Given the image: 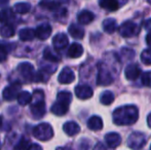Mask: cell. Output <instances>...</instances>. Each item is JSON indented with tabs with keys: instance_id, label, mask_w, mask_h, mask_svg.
<instances>
[{
	"instance_id": "6da1fadb",
	"label": "cell",
	"mask_w": 151,
	"mask_h": 150,
	"mask_svg": "<svg viewBox=\"0 0 151 150\" xmlns=\"http://www.w3.org/2000/svg\"><path fill=\"white\" fill-rule=\"evenodd\" d=\"M139 118V110L135 105H125L115 109L112 115L113 122L117 126H131Z\"/></svg>"
},
{
	"instance_id": "7a4b0ae2",
	"label": "cell",
	"mask_w": 151,
	"mask_h": 150,
	"mask_svg": "<svg viewBox=\"0 0 151 150\" xmlns=\"http://www.w3.org/2000/svg\"><path fill=\"white\" fill-rule=\"evenodd\" d=\"M30 111L34 119H40L45 114L46 109L44 102V93L41 90H35L32 94Z\"/></svg>"
},
{
	"instance_id": "3957f363",
	"label": "cell",
	"mask_w": 151,
	"mask_h": 150,
	"mask_svg": "<svg viewBox=\"0 0 151 150\" xmlns=\"http://www.w3.org/2000/svg\"><path fill=\"white\" fill-rule=\"evenodd\" d=\"M72 101V94L69 92H60L57 96V102L54 103V105L50 108L52 113L55 115L62 116L68 112L69 105Z\"/></svg>"
},
{
	"instance_id": "277c9868",
	"label": "cell",
	"mask_w": 151,
	"mask_h": 150,
	"mask_svg": "<svg viewBox=\"0 0 151 150\" xmlns=\"http://www.w3.org/2000/svg\"><path fill=\"white\" fill-rule=\"evenodd\" d=\"M33 136L36 139L40 141H48L54 137V130H52V126L47 122H42L39 123L33 128Z\"/></svg>"
},
{
	"instance_id": "5b68a950",
	"label": "cell",
	"mask_w": 151,
	"mask_h": 150,
	"mask_svg": "<svg viewBox=\"0 0 151 150\" xmlns=\"http://www.w3.org/2000/svg\"><path fill=\"white\" fill-rule=\"evenodd\" d=\"M118 32H119L121 36L124 38L133 37L139 34L140 26L136 24L135 22H133V21H125L119 26Z\"/></svg>"
},
{
	"instance_id": "8992f818",
	"label": "cell",
	"mask_w": 151,
	"mask_h": 150,
	"mask_svg": "<svg viewBox=\"0 0 151 150\" xmlns=\"http://www.w3.org/2000/svg\"><path fill=\"white\" fill-rule=\"evenodd\" d=\"M146 142H147L146 136L140 132L132 133L129 138H127V146L133 150L142 149L145 146Z\"/></svg>"
},
{
	"instance_id": "52a82bcc",
	"label": "cell",
	"mask_w": 151,
	"mask_h": 150,
	"mask_svg": "<svg viewBox=\"0 0 151 150\" xmlns=\"http://www.w3.org/2000/svg\"><path fill=\"white\" fill-rule=\"evenodd\" d=\"M113 82V76L110 73L109 69L105 65H99V72H98L97 83L99 85H109Z\"/></svg>"
},
{
	"instance_id": "ba28073f",
	"label": "cell",
	"mask_w": 151,
	"mask_h": 150,
	"mask_svg": "<svg viewBox=\"0 0 151 150\" xmlns=\"http://www.w3.org/2000/svg\"><path fill=\"white\" fill-rule=\"evenodd\" d=\"M21 83L19 82H14V83L9 84L3 90L2 93V97L5 101H12L14 99H18L19 95H20L21 90Z\"/></svg>"
},
{
	"instance_id": "9c48e42d",
	"label": "cell",
	"mask_w": 151,
	"mask_h": 150,
	"mask_svg": "<svg viewBox=\"0 0 151 150\" xmlns=\"http://www.w3.org/2000/svg\"><path fill=\"white\" fill-rule=\"evenodd\" d=\"M18 71L23 78L27 81H34L35 78V72H34L33 65L28 62L21 63L18 66Z\"/></svg>"
},
{
	"instance_id": "30bf717a",
	"label": "cell",
	"mask_w": 151,
	"mask_h": 150,
	"mask_svg": "<svg viewBox=\"0 0 151 150\" xmlns=\"http://www.w3.org/2000/svg\"><path fill=\"white\" fill-rule=\"evenodd\" d=\"M75 95L80 100H88L93 97V88L88 84H79L75 88Z\"/></svg>"
},
{
	"instance_id": "8fae6325",
	"label": "cell",
	"mask_w": 151,
	"mask_h": 150,
	"mask_svg": "<svg viewBox=\"0 0 151 150\" xmlns=\"http://www.w3.org/2000/svg\"><path fill=\"white\" fill-rule=\"evenodd\" d=\"M74 79H75V74H74V72L69 67H65L61 71V73L59 74L58 77L59 82L62 84H69L71 82H73Z\"/></svg>"
},
{
	"instance_id": "7c38bea8",
	"label": "cell",
	"mask_w": 151,
	"mask_h": 150,
	"mask_svg": "<svg viewBox=\"0 0 151 150\" xmlns=\"http://www.w3.org/2000/svg\"><path fill=\"white\" fill-rule=\"evenodd\" d=\"M68 43H69V40H68L67 35L64 33H59L52 38V45L57 50H64L65 47H67Z\"/></svg>"
},
{
	"instance_id": "4fadbf2b",
	"label": "cell",
	"mask_w": 151,
	"mask_h": 150,
	"mask_svg": "<svg viewBox=\"0 0 151 150\" xmlns=\"http://www.w3.org/2000/svg\"><path fill=\"white\" fill-rule=\"evenodd\" d=\"M52 34V27L48 24H42L36 28L35 30V35L37 38H39L40 40H45Z\"/></svg>"
},
{
	"instance_id": "5bb4252c",
	"label": "cell",
	"mask_w": 151,
	"mask_h": 150,
	"mask_svg": "<svg viewBox=\"0 0 151 150\" xmlns=\"http://www.w3.org/2000/svg\"><path fill=\"white\" fill-rule=\"evenodd\" d=\"M105 141L106 144L108 145L109 148H116L120 145L121 143V137L117 133H109L105 135Z\"/></svg>"
},
{
	"instance_id": "9a60e30c",
	"label": "cell",
	"mask_w": 151,
	"mask_h": 150,
	"mask_svg": "<svg viewBox=\"0 0 151 150\" xmlns=\"http://www.w3.org/2000/svg\"><path fill=\"white\" fill-rule=\"evenodd\" d=\"M141 74V69L137 64H131L127 66L124 70V75L127 80H135Z\"/></svg>"
},
{
	"instance_id": "2e32d148",
	"label": "cell",
	"mask_w": 151,
	"mask_h": 150,
	"mask_svg": "<svg viewBox=\"0 0 151 150\" xmlns=\"http://www.w3.org/2000/svg\"><path fill=\"white\" fill-rule=\"evenodd\" d=\"M83 54V47H82L81 44L79 43H72L71 45L69 46V50L67 52V56L69 58H72V59H77L79 57L82 56Z\"/></svg>"
},
{
	"instance_id": "e0dca14e",
	"label": "cell",
	"mask_w": 151,
	"mask_h": 150,
	"mask_svg": "<svg viewBox=\"0 0 151 150\" xmlns=\"http://www.w3.org/2000/svg\"><path fill=\"white\" fill-rule=\"evenodd\" d=\"M63 130L68 136H75L80 132V126L75 121H67L64 123Z\"/></svg>"
},
{
	"instance_id": "ac0fdd59",
	"label": "cell",
	"mask_w": 151,
	"mask_h": 150,
	"mask_svg": "<svg viewBox=\"0 0 151 150\" xmlns=\"http://www.w3.org/2000/svg\"><path fill=\"white\" fill-rule=\"evenodd\" d=\"M95 19V14L90 10H82L78 14L77 20L79 22V24L81 25H88L91 23Z\"/></svg>"
},
{
	"instance_id": "d6986e66",
	"label": "cell",
	"mask_w": 151,
	"mask_h": 150,
	"mask_svg": "<svg viewBox=\"0 0 151 150\" xmlns=\"http://www.w3.org/2000/svg\"><path fill=\"white\" fill-rule=\"evenodd\" d=\"M68 32L75 39H82L84 37V30L79 25L71 24L69 26V28H68Z\"/></svg>"
},
{
	"instance_id": "ffe728a7",
	"label": "cell",
	"mask_w": 151,
	"mask_h": 150,
	"mask_svg": "<svg viewBox=\"0 0 151 150\" xmlns=\"http://www.w3.org/2000/svg\"><path fill=\"white\" fill-rule=\"evenodd\" d=\"M88 128L91 131H100L103 128V120L100 116L93 115L88 120Z\"/></svg>"
},
{
	"instance_id": "44dd1931",
	"label": "cell",
	"mask_w": 151,
	"mask_h": 150,
	"mask_svg": "<svg viewBox=\"0 0 151 150\" xmlns=\"http://www.w3.org/2000/svg\"><path fill=\"white\" fill-rule=\"evenodd\" d=\"M14 19V10L12 8H3L0 11V22L3 24L8 25V23L12 22Z\"/></svg>"
},
{
	"instance_id": "7402d4cb",
	"label": "cell",
	"mask_w": 151,
	"mask_h": 150,
	"mask_svg": "<svg viewBox=\"0 0 151 150\" xmlns=\"http://www.w3.org/2000/svg\"><path fill=\"white\" fill-rule=\"evenodd\" d=\"M43 58L46 61H50V62L56 63V62H60L61 58L58 54H57L55 50H52L50 47H46L43 50Z\"/></svg>"
},
{
	"instance_id": "603a6c76",
	"label": "cell",
	"mask_w": 151,
	"mask_h": 150,
	"mask_svg": "<svg viewBox=\"0 0 151 150\" xmlns=\"http://www.w3.org/2000/svg\"><path fill=\"white\" fill-rule=\"evenodd\" d=\"M19 37H20L21 40L23 41H31V40L34 39V37H36L35 35V30L31 28H25L22 29L19 33Z\"/></svg>"
},
{
	"instance_id": "cb8c5ba5",
	"label": "cell",
	"mask_w": 151,
	"mask_h": 150,
	"mask_svg": "<svg viewBox=\"0 0 151 150\" xmlns=\"http://www.w3.org/2000/svg\"><path fill=\"white\" fill-rule=\"evenodd\" d=\"M100 6L110 11H115L119 8V4L117 1H114V0H103V1L99 2Z\"/></svg>"
},
{
	"instance_id": "d4e9b609",
	"label": "cell",
	"mask_w": 151,
	"mask_h": 150,
	"mask_svg": "<svg viewBox=\"0 0 151 150\" xmlns=\"http://www.w3.org/2000/svg\"><path fill=\"white\" fill-rule=\"evenodd\" d=\"M31 4L27 3V2H18V3L14 4V10L17 14H25L27 12H29L31 10Z\"/></svg>"
},
{
	"instance_id": "484cf974",
	"label": "cell",
	"mask_w": 151,
	"mask_h": 150,
	"mask_svg": "<svg viewBox=\"0 0 151 150\" xmlns=\"http://www.w3.org/2000/svg\"><path fill=\"white\" fill-rule=\"evenodd\" d=\"M18 103L22 106H26V105L30 104L32 102V95L29 92H26V90H23V92L20 93L18 97Z\"/></svg>"
},
{
	"instance_id": "4316f807",
	"label": "cell",
	"mask_w": 151,
	"mask_h": 150,
	"mask_svg": "<svg viewBox=\"0 0 151 150\" xmlns=\"http://www.w3.org/2000/svg\"><path fill=\"white\" fill-rule=\"evenodd\" d=\"M103 29L105 32L107 33H113L114 31L116 30V21L114 20V19L112 18H109V19H106V20H104L103 22Z\"/></svg>"
},
{
	"instance_id": "83f0119b",
	"label": "cell",
	"mask_w": 151,
	"mask_h": 150,
	"mask_svg": "<svg viewBox=\"0 0 151 150\" xmlns=\"http://www.w3.org/2000/svg\"><path fill=\"white\" fill-rule=\"evenodd\" d=\"M100 101L103 105H110L114 101V95L110 90H105L100 97Z\"/></svg>"
},
{
	"instance_id": "f1b7e54d",
	"label": "cell",
	"mask_w": 151,
	"mask_h": 150,
	"mask_svg": "<svg viewBox=\"0 0 151 150\" xmlns=\"http://www.w3.org/2000/svg\"><path fill=\"white\" fill-rule=\"evenodd\" d=\"M0 35L4 38H10L14 35V28L12 25H3L0 28Z\"/></svg>"
},
{
	"instance_id": "f546056e",
	"label": "cell",
	"mask_w": 151,
	"mask_h": 150,
	"mask_svg": "<svg viewBox=\"0 0 151 150\" xmlns=\"http://www.w3.org/2000/svg\"><path fill=\"white\" fill-rule=\"evenodd\" d=\"M61 2L58 1H41L39 3L40 6H42L43 8H46V9L50 10H54V9H58L61 6Z\"/></svg>"
},
{
	"instance_id": "4dcf8cb0",
	"label": "cell",
	"mask_w": 151,
	"mask_h": 150,
	"mask_svg": "<svg viewBox=\"0 0 151 150\" xmlns=\"http://www.w3.org/2000/svg\"><path fill=\"white\" fill-rule=\"evenodd\" d=\"M141 61L145 65H151V48H146L142 52Z\"/></svg>"
},
{
	"instance_id": "1f68e13d",
	"label": "cell",
	"mask_w": 151,
	"mask_h": 150,
	"mask_svg": "<svg viewBox=\"0 0 151 150\" xmlns=\"http://www.w3.org/2000/svg\"><path fill=\"white\" fill-rule=\"evenodd\" d=\"M30 143L27 140L26 138H22L19 143L16 145V150H28L29 147H30Z\"/></svg>"
},
{
	"instance_id": "d6a6232c",
	"label": "cell",
	"mask_w": 151,
	"mask_h": 150,
	"mask_svg": "<svg viewBox=\"0 0 151 150\" xmlns=\"http://www.w3.org/2000/svg\"><path fill=\"white\" fill-rule=\"evenodd\" d=\"M8 55V47L6 44L4 43H0V63L4 62L7 58Z\"/></svg>"
},
{
	"instance_id": "836d02e7",
	"label": "cell",
	"mask_w": 151,
	"mask_h": 150,
	"mask_svg": "<svg viewBox=\"0 0 151 150\" xmlns=\"http://www.w3.org/2000/svg\"><path fill=\"white\" fill-rule=\"evenodd\" d=\"M142 83L147 88H151V71H146L142 74Z\"/></svg>"
},
{
	"instance_id": "e575fe53",
	"label": "cell",
	"mask_w": 151,
	"mask_h": 150,
	"mask_svg": "<svg viewBox=\"0 0 151 150\" xmlns=\"http://www.w3.org/2000/svg\"><path fill=\"white\" fill-rule=\"evenodd\" d=\"M121 52H122V55L127 59V60H129V59H132L134 56H135V52L132 50L131 48H122Z\"/></svg>"
},
{
	"instance_id": "d590c367",
	"label": "cell",
	"mask_w": 151,
	"mask_h": 150,
	"mask_svg": "<svg viewBox=\"0 0 151 150\" xmlns=\"http://www.w3.org/2000/svg\"><path fill=\"white\" fill-rule=\"evenodd\" d=\"M78 147H79V150H88V148H90V142L86 139H81V141L78 144Z\"/></svg>"
},
{
	"instance_id": "8d00e7d4",
	"label": "cell",
	"mask_w": 151,
	"mask_h": 150,
	"mask_svg": "<svg viewBox=\"0 0 151 150\" xmlns=\"http://www.w3.org/2000/svg\"><path fill=\"white\" fill-rule=\"evenodd\" d=\"M28 150H42V147L38 144H31Z\"/></svg>"
},
{
	"instance_id": "74e56055",
	"label": "cell",
	"mask_w": 151,
	"mask_h": 150,
	"mask_svg": "<svg viewBox=\"0 0 151 150\" xmlns=\"http://www.w3.org/2000/svg\"><path fill=\"white\" fill-rule=\"evenodd\" d=\"M146 43H147L149 46H151V32H149L147 35H146Z\"/></svg>"
},
{
	"instance_id": "f35d334b",
	"label": "cell",
	"mask_w": 151,
	"mask_h": 150,
	"mask_svg": "<svg viewBox=\"0 0 151 150\" xmlns=\"http://www.w3.org/2000/svg\"><path fill=\"white\" fill-rule=\"evenodd\" d=\"M8 4V1L7 0H0V7L3 8L4 6H6Z\"/></svg>"
},
{
	"instance_id": "ab89813d",
	"label": "cell",
	"mask_w": 151,
	"mask_h": 150,
	"mask_svg": "<svg viewBox=\"0 0 151 150\" xmlns=\"http://www.w3.org/2000/svg\"><path fill=\"white\" fill-rule=\"evenodd\" d=\"M147 123H148V126L151 128V113L148 115V117H147Z\"/></svg>"
},
{
	"instance_id": "60d3db41",
	"label": "cell",
	"mask_w": 151,
	"mask_h": 150,
	"mask_svg": "<svg viewBox=\"0 0 151 150\" xmlns=\"http://www.w3.org/2000/svg\"><path fill=\"white\" fill-rule=\"evenodd\" d=\"M56 150H72V149L69 148V147H59V148H57Z\"/></svg>"
},
{
	"instance_id": "b9f144b4",
	"label": "cell",
	"mask_w": 151,
	"mask_h": 150,
	"mask_svg": "<svg viewBox=\"0 0 151 150\" xmlns=\"http://www.w3.org/2000/svg\"><path fill=\"white\" fill-rule=\"evenodd\" d=\"M1 126H2V117L0 116V128H1Z\"/></svg>"
},
{
	"instance_id": "7bdbcfd3",
	"label": "cell",
	"mask_w": 151,
	"mask_h": 150,
	"mask_svg": "<svg viewBox=\"0 0 151 150\" xmlns=\"http://www.w3.org/2000/svg\"><path fill=\"white\" fill-rule=\"evenodd\" d=\"M0 148H1V143H0Z\"/></svg>"
},
{
	"instance_id": "ee69618b",
	"label": "cell",
	"mask_w": 151,
	"mask_h": 150,
	"mask_svg": "<svg viewBox=\"0 0 151 150\" xmlns=\"http://www.w3.org/2000/svg\"><path fill=\"white\" fill-rule=\"evenodd\" d=\"M150 149H151V146H150Z\"/></svg>"
}]
</instances>
